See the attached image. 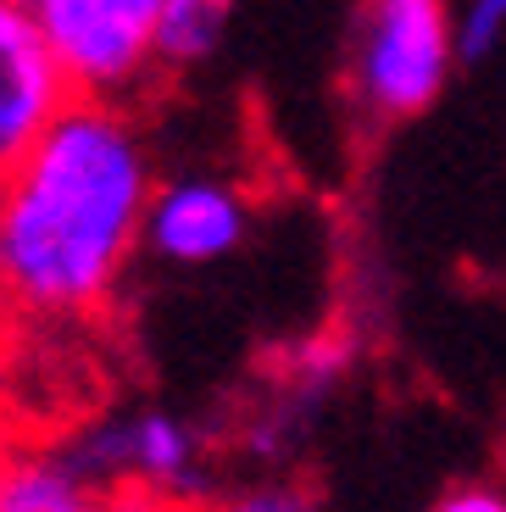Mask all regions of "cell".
<instances>
[{"label": "cell", "mask_w": 506, "mask_h": 512, "mask_svg": "<svg viewBox=\"0 0 506 512\" xmlns=\"http://www.w3.org/2000/svg\"><path fill=\"white\" fill-rule=\"evenodd\" d=\"M195 512H317L312 496L301 485H279V479H267V485H245V490H228V496L206 501Z\"/></svg>", "instance_id": "obj_10"}, {"label": "cell", "mask_w": 506, "mask_h": 512, "mask_svg": "<svg viewBox=\"0 0 506 512\" xmlns=\"http://www.w3.org/2000/svg\"><path fill=\"white\" fill-rule=\"evenodd\" d=\"M251 195L223 173H173L156 179L145 212V251L167 268H217L251 234Z\"/></svg>", "instance_id": "obj_5"}, {"label": "cell", "mask_w": 506, "mask_h": 512, "mask_svg": "<svg viewBox=\"0 0 506 512\" xmlns=\"http://www.w3.org/2000/svg\"><path fill=\"white\" fill-rule=\"evenodd\" d=\"M167 0H28L78 95L128 101L156 73V23Z\"/></svg>", "instance_id": "obj_3"}, {"label": "cell", "mask_w": 506, "mask_h": 512, "mask_svg": "<svg viewBox=\"0 0 506 512\" xmlns=\"http://www.w3.org/2000/svg\"><path fill=\"white\" fill-rule=\"evenodd\" d=\"M234 23V0H167L162 23H156V67L167 73H190L212 62Z\"/></svg>", "instance_id": "obj_8"}, {"label": "cell", "mask_w": 506, "mask_h": 512, "mask_svg": "<svg viewBox=\"0 0 506 512\" xmlns=\"http://www.w3.org/2000/svg\"><path fill=\"white\" fill-rule=\"evenodd\" d=\"M106 490L73 462L67 446L0 451V512H101Z\"/></svg>", "instance_id": "obj_7"}, {"label": "cell", "mask_w": 506, "mask_h": 512, "mask_svg": "<svg viewBox=\"0 0 506 512\" xmlns=\"http://www.w3.org/2000/svg\"><path fill=\"white\" fill-rule=\"evenodd\" d=\"M101 490H162L195 501L206 485V435L173 407H123L62 440Z\"/></svg>", "instance_id": "obj_4"}, {"label": "cell", "mask_w": 506, "mask_h": 512, "mask_svg": "<svg viewBox=\"0 0 506 512\" xmlns=\"http://www.w3.org/2000/svg\"><path fill=\"white\" fill-rule=\"evenodd\" d=\"M456 45L451 0H362L351 34V101L367 123H406L451 84Z\"/></svg>", "instance_id": "obj_2"}, {"label": "cell", "mask_w": 506, "mask_h": 512, "mask_svg": "<svg viewBox=\"0 0 506 512\" xmlns=\"http://www.w3.org/2000/svg\"><path fill=\"white\" fill-rule=\"evenodd\" d=\"M434 512H506V490H495V485H456L451 496L434 501Z\"/></svg>", "instance_id": "obj_12"}, {"label": "cell", "mask_w": 506, "mask_h": 512, "mask_svg": "<svg viewBox=\"0 0 506 512\" xmlns=\"http://www.w3.org/2000/svg\"><path fill=\"white\" fill-rule=\"evenodd\" d=\"M156 156L128 101L78 95L0 179V307L34 323H78L112 307L134 256Z\"/></svg>", "instance_id": "obj_1"}, {"label": "cell", "mask_w": 506, "mask_h": 512, "mask_svg": "<svg viewBox=\"0 0 506 512\" xmlns=\"http://www.w3.org/2000/svg\"><path fill=\"white\" fill-rule=\"evenodd\" d=\"M101 512H195V507H190V501H178V496H162V490L123 485V490H106Z\"/></svg>", "instance_id": "obj_11"}, {"label": "cell", "mask_w": 506, "mask_h": 512, "mask_svg": "<svg viewBox=\"0 0 506 512\" xmlns=\"http://www.w3.org/2000/svg\"><path fill=\"white\" fill-rule=\"evenodd\" d=\"M456 45L462 62H484L506 45V0H462L456 6Z\"/></svg>", "instance_id": "obj_9"}, {"label": "cell", "mask_w": 506, "mask_h": 512, "mask_svg": "<svg viewBox=\"0 0 506 512\" xmlns=\"http://www.w3.org/2000/svg\"><path fill=\"white\" fill-rule=\"evenodd\" d=\"M78 101L73 78L28 0H0V179L39 145V134Z\"/></svg>", "instance_id": "obj_6"}]
</instances>
